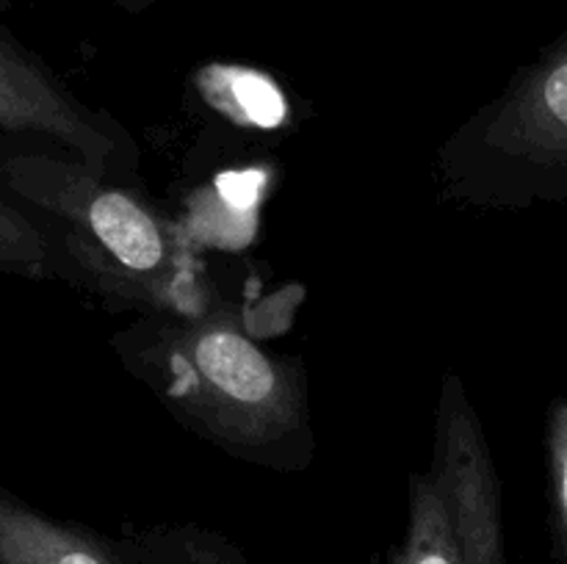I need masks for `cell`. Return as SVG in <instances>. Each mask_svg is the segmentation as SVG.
<instances>
[{"label": "cell", "instance_id": "cell-10", "mask_svg": "<svg viewBox=\"0 0 567 564\" xmlns=\"http://www.w3.org/2000/svg\"><path fill=\"white\" fill-rule=\"evenodd\" d=\"M546 462L554 556H557V564H567V396H559L548 407Z\"/></svg>", "mask_w": 567, "mask_h": 564}, {"label": "cell", "instance_id": "cell-9", "mask_svg": "<svg viewBox=\"0 0 567 564\" xmlns=\"http://www.w3.org/2000/svg\"><path fill=\"white\" fill-rule=\"evenodd\" d=\"M0 276L31 282L55 280L48 241L20 208L0 197Z\"/></svg>", "mask_w": 567, "mask_h": 564}, {"label": "cell", "instance_id": "cell-7", "mask_svg": "<svg viewBox=\"0 0 567 564\" xmlns=\"http://www.w3.org/2000/svg\"><path fill=\"white\" fill-rule=\"evenodd\" d=\"M385 564H463L446 498L430 470L410 476L408 525Z\"/></svg>", "mask_w": 567, "mask_h": 564}, {"label": "cell", "instance_id": "cell-4", "mask_svg": "<svg viewBox=\"0 0 567 564\" xmlns=\"http://www.w3.org/2000/svg\"><path fill=\"white\" fill-rule=\"evenodd\" d=\"M0 130L70 149L103 175L142 186V149L114 114L83 103L0 22Z\"/></svg>", "mask_w": 567, "mask_h": 564}, {"label": "cell", "instance_id": "cell-12", "mask_svg": "<svg viewBox=\"0 0 567 564\" xmlns=\"http://www.w3.org/2000/svg\"><path fill=\"white\" fill-rule=\"evenodd\" d=\"M17 3H22V0H0V17H3L6 11H9L11 6H17Z\"/></svg>", "mask_w": 567, "mask_h": 564}, {"label": "cell", "instance_id": "cell-11", "mask_svg": "<svg viewBox=\"0 0 567 564\" xmlns=\"http://www.w3.org/2000/svg\"><path fill=\"white\" fill-rule=\"evenodd\" d=\"M111 3H114L120 11H125V14L136 17V14H144L147 9H153L158 0H111Z\"/></svg>", "mask_w": 567, "mask_h": 564}, {"label": "cell", "instance_id": "cell-2", "mask_svg": "<svg viewBox=\"0 0 567 564\" xmlns=\"http://www.w3.org/2000/svg\"><path fill=\"white\" fill-rule=\"evenodd\" d=\"M111 348L186 431L238 462L293 473L316 457L308 374L266 348L219 299L136 315Z\"/></svg>", "mask_w": 567, "mask_h": 564}, {"label": "cell", "instance_id": "cell-3", "mask_svg": "<svg viewBox=\"0 0 567 564\" xmlns=\"http://www.w3.org/2000/svg\"><path fill=\"white\" fill-rule=\"evenodd\" d=\"M437 191L480 210L567 199V31L437 149Z\"/></svg>", "mask_w": 567, "mask_h": 564}, {"label": "cell", "instance_id": "cell-8", "mask_svg": "<svg viewBox=\"0 0 567 564\" xmlns=\"http://www.w3.org/2000/svg\"><path fill=\"white\" fill-rule=\"evenodd\" d=\"M122 547L131 564H249L227 536L194 523L133 531Z\"/></svg>", "mask_w": 567, "mask_h": 564}, {"label": "cell", "instance_id": "cell-1", "mask_svg": "<svg viewBox=\"0 0 567 564\" xmlns=\"http://www.w3.org/2000/svg\"><path fill=\"white\" fill-rule=\"evenodd\" d=\"M0 197L37 224L55 280L111 313H199L216 299L181 221L70 149L0 130Z\"/></svg>", "mask_w": 567, "mask_h": 564}, {"label": "cell", "instance_id": "cell-5", "mask_svg": "<svg viewBox=\"0 0 567 564\" xmlns=\"http://www.w3.org/2000/svg\"><path fill=\"white\" fill-rule=\"evenodd\" d=\"M463 564H507L502 479L468 387L457 374L443 376L432 435V464Z\"/></svg>", "mask_w": 567, "mask_h": 564}, {"label": "cell", "instance_id": "cell-6", "mask_svg": "<svg viewBox=\"0 0 567 564\" xmlns=\"http://www.w3.org/2000/svg\"><path fill=\"white\" fill-rule=\"evenodd\" d=\"M0 564H131L122 542L39 512L0 484Z\"/></svg>", "mask_w": 567, "mask_h": 564}]
</instances>
